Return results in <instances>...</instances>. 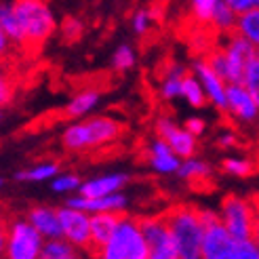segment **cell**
I'll return each instance as SVG.
<instances>
[{"label":"cell","instance_id":"6da1fadb","mask_svg":"<svg viewBox=\"0 0 259 259\" xmlns=\"http://www.w3.org/2000/svg\"><path fill=\"white\" fill-rule=\"evenodd\" d=\"M124 131V126L110 118V116H93L82 122H72L63 128L59 137L61 148L70 154H82L89 150L106 148L114 141H118Z\"/></svg>","mask_w":259,"mask_h":259},{"label":"cell","instance_id":"7a4b0ae2","mask_svg":"<svg viewBox=\"0 0 259 259\" xmlns=\"http://www.w3.org/2000/svg\"><path fill=\"white\" fill-rule=\"evenodd\" d=\"M164 217L173 232L179 259H200L204 238L202 211L192 204H173L164 211Z\"/></svg>","mask_w":259,"mask_h":259},{"label":"cell","instance_id":"3957f363","mask_svg":"<svg viewBox=\"0 0 259 259\" xmlns=\"http://www.w3.org/2000/svg\"><path fill=\"white\" fill-rule=\"evenodd\" d=\"M13 11L21 28V49L38 51L55 34V17L45 0H13Z\"/></svg>","mask_w":259,"mask_h":259},{"label":"cell","instance_id":"277c9868","mask_svg":"<svg viewBox=\"0 0 259 259\" xmlns=\"http://www.w3.org/2000/svg\"><path fill=\"white\" fill-rule=\"evenodd\" d=\"M95 257H101V259H150V247L146 242L139 219L122 213L118 228H116L112 238L95 253Z\"/></svg>","mask_w":259,"mask_h":259},{"label":"cell","instance_id":"5b68a950","mask_svg":"<svg viewBox=\"0 0 259 259\" xmlns=\"http://www.w3.org/2000/svg\"><path fill=\"white\" fill-rule=\"evenodd\" d=\"M45 236L25 215L11 217L5 224L3 255L7 259H38L42 255Z\"/></svg>","mask_w":259,"mask_h":259},{"label":"cell","instance_id":"8992f818","mask_svg":"<svg viewBox=\"0 0 259 259\" xmlns=\"http://www.w3.org/2000/svg\"><path fill=\"white\" fill-rule=\"evenodd\" d=\"M202 211L204 222V238H202V259H234L238 238L232 236V232L219 217V211Z\"/></svg>","mask_w":259,"mask_h":259},{"label":"cell","instance_id":"52a82bcc","mask_svg":"<svg viewBox=\"0 0 259 259\" xmlns=\"http://www.w3.org/2000/svg\"><path fill=\"white\" fill-rule=\"evenodd\" d=\"M219 217L226 228L236 238H253L255 226V200L253 196H240V194H228L219 204Z\"/></svg>","mask_w":259,"mask_h":259},{"label":"cell","instance_id":"ba28073f","mask_svg":"<svg viewBox=\"0 0 259 259\" xmlns=\"http://www.w3.org/2000/svg\"><path fill=\"white\" fill-rule=\"evenodd\" d=\"M146 242L150 247V259H179V251L173 238V232L166 224L164 213L139 217Z\"/></svg>","mask_w":259,"mask_h":259},{"label":"cell","instance_id":"9c48e42d","mask_svg":"<svg viewBox=\"0 0 259 259\" xmlns=\"http://www.w3.org/2000/svg\"><path fill=\"white\" fill-rule=\"evenodd\" d=\"M222 47H224V53H226V80H228V84L242 82L244 72H247L253 57H257L259 49L236 32L228 34L226 42H222Z\"/></svg>","mask_w":259,"mask_h":259},{"label":"cell","instance_id":"30bf717a","mask_svg":"<svg viewBox=\"0 0 259 259\" xmlns=\"http://www.w3.org/2000/svg\"><path fill=\"white\" fill-rule=\"evenodd\" d=\"M59 219H61V230L63 236L84 253L93 251V236H91V213L82 209H74L66 204L59 206Z\"/></svg>","mask_w":259,"mask_h":259},{"label":"cell","instance_id":"8fae6325","mask_svg":"<svg viewBox=\"0 0 259 259\" xmlns=\"http://www.w3.org/2000/svg\"><path fill=\"white\" fill-rule=\"evenodd\" d=\"M192 72L200 78L211 106L226 114L228 112V80L222 74H217L204 57H196L192 61Z\"/></svg>","mask_w":259,"mask_h":259},{"label":"cell","instance_id":"7c38bea8","mask_svg":"<svg viewBox=\"0 0 259 259\" xmlns=\"http://www.w3.org/2000/svg\"><path fill=\"white\" fill-rule=\"evenodd\" d=\"M154 131L158 137H162L164 141H169V146L179 154L181 158H192L196 156L198 150V137L192 135L186 126H177L171 118H158L154 124Z\"/></svg>","mask_w":259,"mask_h":259},{"label":"cell","instance_id":"4fadbf2b","mask_svg":"<svg viewBox=\"0 0 259 259\" xmlns=\"http://www.w3.org/2000/svg\"><path fill=\"white\" fill-rule=\"evenodd\" d=\"M240 124H255L259 118V103L242 82L228 84V112Z\"/></svg>","mask_w":259,"mask_h":259},{"label":"cell","instance_id":"5bb4252c","mask_svg":"<svg viewBox=\"0 0 259 259\" xmlns=\"http://www.w3.org/2000/svg\"><path fill=\"white\" fill-rule=\"evenodd\" d=\"M146 158L150 162V166L160 175H173L179 171L181 166V158L179 154L169 146V141H164L162 137L156 135V139H152L150 148L146 150Z\"/></svg>","mask_w":259,"mask_h":259},{"label":"cell","instance_id":"9a60e30c","mask_svg":"<svg viewBox=\"0 0 259 259\" xmlns=\"http://www.w3.org/2000/svg\"><path fill=\"white\" fill-rule=\"evenodd\" d=\"M66 204L74 206V209H82L87 213H101V211L124 213L128 198L124 196V194H118V192H112V194H108V196H99V198H89V196H82V194L78 192V196L68 198Z\"/></svg>","mask_w":259,"mask_h":259},{"label":"cell","instance_id":"2e32d148","mask_svg":"<svg viewBox=\"0 0 259 259\" xmlns=\"http://www.w3.org/2000/svg\"><path fill=\"white\" fill-rule=\"evenodd\" d=\"M25 217H28L30 222H32V226L45 236V240L63 236L61 219H59V209H53V206H45V204H36V206H30V209L25 211Z\"/></svg>","mask_w":259,"mask_h":259},{"label":"cell","instance_id":"e0dca14e","mask_svg":"<svg viewBox=\"0 0 259 259\" xmlns=\"http://www.w3.org/2000/svg\"><path fill=\"white\" fill-rule=\"evenodd\" d=\"M120 217L122 213H114V211L91 213V236H93V251H91V255H95L112 238L116 228H118Z\"/></svg>","mask_w":259,"mask_h":259},{"label":"cell","instance_id":"ac0fdd59","mask_svg":"<svg viewBox=\"0 0 259 259\" xmlns=\"http://www.w3.org/2000/svg\"><path fill=\"white\" fill-rule=\"evenodd\" d=\"M128 184V177L124 173H110V175H101L95 179L82 181L80 194L89 198H99V196H108L112 192H120Z\"/></svg>","mask_w":259,"mask_h":259},{"label":"cell","instance_id":"d6986e66","mask_svg":"<svg viewBox=\"0 0 259 259\" xmlns=\"http://www.w3.org/2000/svg\"><path fill=\"white\" fill-rule=\"evenodd\" d=\"M177 175L184 181H188V184L198 186V184H206V181L211 179L213 169H211V164H206L204 160H198L196 156H192V158L181 160V166H179Z\"/></svg>","mask_w":259,"mask_h":259},{"label":"cell","instance_id":"ffe728a7","mask_svg":"<svg viewBox=\"0 0 259 259\" xmlns=\"http://www.w3.org/2000/svg\"><path fill=\"white\" fill-rule=\"evenodd\" d=\"M99 97H101V93L97 89H84V91H80V93H76L66 106V116L68 118H80V116L89 114L97 106Z\"/></svg>","mask_w":259,"mask_h":259},{"label":"cell","instance_id":"44dd1931","mask_svg":"<svg viewBox=\"0 0 259 259\" xmlns=\"http://www.w3.org/2000/svg\"><path fill=\"white\" fill-rule=\"evenodd\" d=\"M186 74H188V70L184 66H179V63H171V66L164 70L162 80H160V95H162V99L181 97V82H184Z\"/></svg>","mask_w":259,"mask_h":259},{"label":"cell","instance_id":"7402d4cb","mask_svg":"<svg viewBox=\"0 0 259 259\" xmlns=\"http://www.w3.org/2000/svg\"><path fill=\"white\" fill-rule=\"evenodd\" d=\"M236 19H238V13L232 9L226 0H219V5L215 9V13H213V19H211V28L219 36H228V34L234 32Z\"/></svg>","mask_w":259,"mask_h":259},{"label":"cell","instance_id":"603a6c76","mask_svg":"<svg viewBox=\"0 0 259 259\" xmlns=\"http://www.w3.org/2000/svg\"><path fill=\"white\" fill-rule=\"evenodd\" d=\"M78 253L80 249L74 242H70L66 236H59V238L45 240L40 257L42 259H74V257H78Z\"/></svg>","mask_w":259,"mask_h":259},{"label":"cell","instance_id":"cb8c5ba5","mask_svg":"<svg viewBox=\"0 0 259 259\" xmlns=\"http://www.w3.org/2000/svg\"><path fill=\"white\" fill-rule=\"evenodd\" d=\"M181 97H184L192 108H202L204 103L209 101L200 78L194 72H188L184 76V82H181Z\"/></svg>","mask_w":259,"mask_h":259},{"label":"cell","instance_id":"d4e9b609","mask_svg":"<svg viewBox=\"0 0 259 259\" xmlns=\"http://www.w3.org/2000/svg\"><path fill=\"white\" fill-rule=\"evenodd\" d=\"M236 34H240L242 38H247L249 42H253L259 49V7L251 9L247 13H240L236 19Z\"/></svg>","mask_w":259,"mask_h":259},{"label":"cell","instance_id":"484cf974","mask_svg":"<svg viewBox=\"0 0 259 259\" xmlns=\"http://www.w3.org/2000/svg\"><path fill=\"white\" fill-rule=\"evenodd\" d=\"M0 32L9 36V40L15 47L21 49V28H19L17 15H15V11H13L11 3L0 7Z\"/></svg>","mask_w":259,"mask_h":259},{"label":"cell","instance_id":"4316f807","mask_svg":"<svg viewBox=\"0 0 259 259\" xmlns=\"http://www.w3.org/2000/svg\"><path fill=\"white\" fill-rule=\"evenodd\" d=\"M55 175H59L57 162H38L32 166V169L17 171L13 175V179L15 181H47V179H53Z\"/></svg>","mask_w":259,"mask_h":259},{"label":"cell","instance_id":"83f0119b","mask_svg":"<svg viewBox=\"0 0 259 259\" xmlns=\"http://www.w3.org/2000/svg\"><path fill=\"white\" fill-rule=\"evenodd\" d=\"M219 0H190V19L196 25H209Z\"/></svg>","mask_w":259,"mask_h":259},{"label":"cell","instance_id":"f1b7e54d","mask_svg":"<svg viewBox=\"0 0 259 259\" xmlns=\"http://www.w3.org/2000/svg\"><path fill=\"white\" fill-rule=\"evenodd\" d=\"M222 169L224 173L232 175V177H251L257 169H255V162L251 158H238V156H228L222 162Z\"/></svg>","mask_w":259,"mask_h":259},{"label":"cell","instance_id":"f546056e","mask_svg":"<svg viewBox=\"0 0 259 259\" xmlns=\"http://www.w3.org/2000/svg\"><path fill=\"white\" fill-rule=\"evenodd\" d=\"M135 66V51L128 45H120L112 55V68L116 72H126Z\"/></svg>","mask_w":259,"mask_h":259},{"label":"cell","instance_id":"4dcf8cb0","mask_svg":"<svg viewBox=\"0 0 259 259\" xmlns=\"http://www.w3.org/2000/svg\"><path fill=\"white\" fill-rule=\"evenodd\" d=\"M80 186H82V181L72 173H61V175H55L53 179H51V188H53L55 192H59V194L80 190Z\"/></svg>","mask_w":259,"mask_h":259},{"label":"cell","instance_id":"1f68e13d","mask_svg":"<svg viewBox=\"0 0 259 259\" xmlns=\"http://www.w3.org/2000/svg\"><path fill=\"white\" fill-rule=\"evenodd\" d=\"M242 84L249 89V93L255 97V101L259 103V55L253 57V61L249 63L247 72H244V80Z\"/></svg>","mask_w":259,"mask_h":259},{"label":"cell","instance_id":"d6a6232c","mask_svg":"<svg viewBox=\"0 0 259 259\" xmlns=\"http://www.w3.org/2000/svg\"><path fill=\"white\" fill-rule=\"evenodd\" d=\"M154 17H156V15H154L152 11H148V9H139V11H135V13H133V19H131L133 32H135L137 36H146V34L150 32V25H152Z\"/></svg>","mask_w":259,"mask_h":259},{"label":"cell","instance_id":"836d02e7","mask_svg":"<svg viewBox=\"0 0 259 259\" xmlns=\"http://www.w3.org/2000/svg\"><path fill=\"white\" fill-rule=\"evenodd\" d=\"M61 32H63V36H66V40H78L80 34H82V25H80L78 19L68 17L61 25Z\"/></svg>","mask_w":259,"mask_h":259},{"label":"cell","instance_id":"e575fe53","mask_svg":"<svg viewBox=\"0 0 259 259\" xmlns=\"http://www.w3.org/2000/svg\"><path fill=\"white\" fill-rule=\"evenodd\" d=\"M184 126L188 128V131L192 133V135H196V137H202L204 135V131H206V122L202 120V118H188L186 122H184Z\"/></svg>","mask_w":259,"mask_h":259},{"label":"cell","instance_id":"d590c367","mask_svg":"<svg viewBox=\"0 0 259 259\" xmlns=\"http://www.w3.org/2000/svg\"><path fill=\"white\" fill-rule=\"evenodd\" d=\"M226 3H228L232 9H234L238 15H240V13H247V11L259 7V0H226Z\"/></svg>","mask_w":259,"mask_h":259},{"label":"cell","instance_id":"8d00e7d4","mask_svg":"<svg viewBox=\"0 0 259 259\" xmlns=\"http://www.w3.org/2000/svg\"><path fill=\"white\" fill-rule=\"evenodd\" d=\"M0 99H3L5 106L13 99V84L7 82V78H3V82H0Z\"/></svg>","mask_w":259,"mask_h":259},{"label":"cell","instance_id":"74e56055","mask_svg":"<svg viewBox=\"0 0 259 259\" xmlns=\"http://www.w3.org/2000/svg\"><path fill=\"white\" fill-rule=\"evenodd\" d=\"M255 200V226H253V240L257 242V247H259V194L257 196H253Z\"/></svg>","mask_w":259,"mask_h":259},{"label":"cell","instance_id":"f35d334b","mask_svg":"<svg viewBox=\"0 0 259 259\" xmlns=\"http://www.w3.org/2000/svg\"><path fill=\"white\" fill-rule=\"evenodd\" d=\"M217 144L222 146V148H232V146L236 144V137L232 135V133H222V135H219V139H217Z\"/></svg>","mask_w":259,"mask_h":259},{"label":"cell","instance_id":"ab89813d","mask_svg":"<svg viewBox=\"0 0 259 259\" xmlns=\"http://www.w3.org/2000/svg\"><path fill=\"white\" fill-rule=\"evenodd\" d=\"M257 55H259V51H257Z\"/></svg>","mask_w":259,"mask_h":259}]
</instances>
